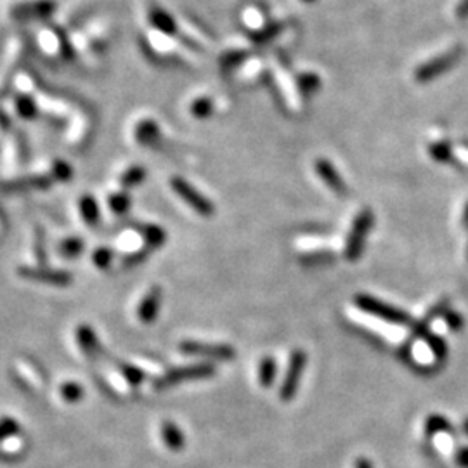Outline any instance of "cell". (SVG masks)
Listing matches in <instances>:
<instances>
[{
  "mask_svg": "<svg viewBox=\"0 0 468 468\" xmlns=\"http://www.w3.org/2000/svg\"><path fill=\"white\" fill-rule=\"evenodd\" d=\"M58 250L62 257H66V259H77V257L84 252V239L77 238V236L66 238L59 243Z\"/></svg>",
  "mask_w": 468,
  "mask_h": 468,
  "instance_id": "ffe728a7",
  "label": "cell"
},
{
  "mask_svg": "<svg viewBox=\"0 0 468 468\" xmlns=\"http://www.w3.org/2000/svg\"><path fill=\"white\" fill-rule=\"evenodd\" d=\"M78 207H80V213L82 217H84L85 222H87L89 226H95L99 220V207L97 202H95V198L91 196V194H85V196L80 198Z\"/></svg>",
  "mask_w": 468,
  "mask_h": 468,
  "instance_id": "2e32d148",
  "label": "cell"
},
{
  "mask_svg": "<svg viewBox=\"0 0 468 468\" xmlns=\"http://www.w3.org/2000/svg\"><path fill=\"white\" fill-rule=\"evenodd\" d=\"M84 387H82L78 382H65V384L59 387V395H61L62 401H66V403H78V401H82L84 399Z\"/></svg>",
  "mask_w": 468,
  "mask_h": 468,
  "instance_id": "d6986e66",
  "label": "cell"
},
{
  "mask_svg": "<svg viewBox=\"0 0 468 468\" xmlns=\"http://www.w3.org/2000/svg\"><path fill=\"white\" fill-rule=\"evenodd\" d=\"M180 351L186 355H198V358H210L227 361L234 358V349L226 344H200V342H183L179 345Z\"/></svg>",
  "mask_w": 468,
  "mask_h": 468,
  "instance_id": "ba28073f",
  "label": "cell"
},
{
  "mask_svg": "<svg viewBox=\"0 0 468 468\" xmlns=\"http://www.w3.org/2000/svg\"><path fill=\"white\" fill-rule=\"evenodd\" d=\"M428 153H430V156L434 158V160L441 161V163H447V161H451V158H453L451 146L446 143H434L428 148Z\"/></svg>",
  "mask_w": 468,
  "mask_h": 468,
  "instance_id": "d4e9b609",
  "label": "cell"
},
{
  "mask_svg": "<svg viewBox=\"0 0 468 468\" xmlns=\"http://www.w3.org/2000/svg\"><path fill=\"white\" fill-rule=\"evenodd\" d=\"M170 186H172V189L176 191L180 198H183L184 202H186L187 205L194 210V212H198L203 217L213 215V212H215L213 203L210 202L205 194H202L200 191L194 189V187L191 186L187 180H184L183 177H172V179H170Z\"/></svg>",
  "mask_w": 468,
  "mask_h": 468,
  "instance_id": "277c9868",
  "label": "cell"
},
{
  "mask_svg": "<svg viewBox=\"0 0 468 468\" xmlns=\"http://www.w3.org/2000/svg\"><path fill=\"white\" fill-rule=\"evenodd\" d=\"M18 274L28 281L45 283L51 286H70L73 281V276L68 271H59V269H47V267H19Z\"/></svg>",
  "mask_w": 468,
  "mask_h": 468,
  "instance_id": "52a82bcc",
  "label": "cell"
},
{
  "mask_svg": "<svg viewBox=\"0 0 468 468\" xmlns=\"http://www.w3.org/2000/svg\"><path fill=\"white\" fill-rule=\"evenodd\" d=\"M454 461L460 468H468V446L467 447H460L454 454Z\"/></svg>",
  "mask_w": 468,
  "mask_h": 468,
  "instance_id": "836d02e7",
  "label": "cell"
},
{
  "mask_svg": "<svg viewBox=\"0 0 468 468\" xmlns=\"http://www.w3.org/2000/svg\"><path fill=\"white\" fill-rule=\"evenodd\" d=\"M136 139L144 146H151L160 139V128L153 120H141L136 125Z\"/></svg>",
  "mask_w": 468,
  "mask_h": 468,
  "instance_id": "9a60e30c",
  "label": "cell"
},
{
  "mask_svg": "<svg viewBox=\"0 0 468 468\" xmlns=\"http://www.w3.org/2000/svg\"><path fill=\"white\" fill-rule=\"evenodd\" d=\"M305 361H307V358H305L304 351H293L288 362L285 380L281 384V390H279V397L285 403H288V401H292L295 397V392L300 385V378H302V373H304Z\"/></svg>",
  "mask_w": 468,
  "mask_h": 468,
  "instance_id": "8992f818",
  "label": "cell"
},
{
  "mask_svg": "<svg viewBox=\"0 0 468 468\" xmlns=\"http://www.w3.org/2000/svg\"><path fill=\"white\" fill-rule=\"evenodd\" d=\"M314 169L316 174L319 176V179H321L329 189L335 191V193L338 194L347 193V186H345L344 179H342L340 174L337 172V169L331 165V161L325 160V158H319L314 163Z\"/></svg>",
  "mask_w": 468,
  "mask_h": 468,
  "instance_id": "30bf717a",
  "label": "cell"
},
{
  "mask_svg": "<svg viewBox=\"0 0 468 468\" xmlns=\"http://www.w3.org/2000/svg\"><path fill=\"white\" fill-rule=\"evenodd\" d=\"M456 16L460 19L468 18V0H460V4L456 8Z\"/></svg>",
  "mask_w": 468,
  "mask_h": 468,
  "instance_id": "e575fe53",
  "label": "cell"
},
{
  "mask_svg": "<svg viewBox=\"0 0 468 468\" xmlns=\"http://www.w3.org/2000/svg\"><path fill=\"white\" fill-rule=\"evenodd\" d=\"M143 234L150 246H161L165 243V238H167L165 231L158 226H144Z\"/></svg>",
  "mask_w": 468,
  "mask_h": 468,
  "instance_id": "603a6c76",
  "label": "cell"
},
{
  "mask_svg": "<svg viewBox=\"0 0 468 468\" xmlns=\"http://www.w3.org/2000/svg\"><path fill=\"white\" fill-rule=\"evenodd\" d=\"M161 307V288L160 286H153L150 292L144 295L141 300L139 309H137V316L143 323H153L156 319L158 311Z\"/></svg>",
  "mask_w": 468,
  "mask_h": 468,
  "instance_id": "7c38bea8",
  "label": "cell"
},
{
  "mask_svg": "<svg viewBox=\"0 0 468 468\" xmlns=\"http://www.w3.org/2000/svg\"><path fill=\"white\" fill-rule=\"evenodd\" d=\"M355 468H373V465H371L370 460H366V458H359L355 461Z\"/></svg>",
  "mask_w": 468,
  "mask_h": 468,
  "instance_id": "d590c367",
  "label": "cell"
},
{
  "mask_svg": "<svg viewBox=\"0 0 468 468\" xmlns=\"http://www.w3.org/2000/svg\"><path fill=\"white\" fill-rule=\"evenodd\" d=\"M446 323L447 328L453 329V331H458V329L463 326V319H461V316H458L456 312H446Z\"/></svg>",
  "mask_w": 468,
  "mask_h": 468,
  "instance_id": "d6a6232c",
  "label": "cell"
},
{
  "mask_svg": "<svg viewBox=\"0 0 468 468\" xmlns=\"http://www.w3.org/2000/svg\"><path fill=\"white\" fill-rule=\"evenodd\" d=\"M215 373V368L212 364H193V366H183V368H176V370H170L163 375V377L158 378L154 382V388L156 390H163V388H169L172 385L180 384V382L186 380H196V378H207L212 377Z\"/></svg>",
  "mask_w": 468,
  "mask_h": 468,
  "instance_id": "7a4b0ae2",
  "label": "cell"
},
{
  "mask_svg": "<svg viewBox=\"0 0 468 468\" xmlns=\"http://www.w3.org/2000/svg\"><path fill=\"white\" fill-rule=\"evenodd\" d=\"M276 361L272 358H264L259 366V382L264 388H269L274 384Z\"/></svg>",
  "mask_w": 468,
  "mask_h": 468,
  "instance_id": "ac0fdd59",
  "label": "cell"
},
{
  "mask_svg": "<svg viewBox=\"0 0 468 468\" xmlns=\"http://www.w3.org/2000/svg\"><path fill=\"white\" fill-rule=\"evenodd\" d=\"M51 176H52V179L66 183V180H70L71 177H73V170H71V167L66 163V161L56 160L54 163H52Z\"/></svg>",
  "mask_w": 468,
  "mask_h": 468,
  "instance_id": "484cf974",
  "label": "cell"
},
{
  "mask_svg": "<svg viewBox=\"0 0 468 468\" xmlns=\"http://www.w3.org/2000/svg\"><path fill=\"white\" fill-rule=\"evenodd\" d=\"M318 78H316V75H304V77L299 78V85L302 87V91L304 92H311L314 91L316 87H318Z\"/></svg>",
  "mask_w": 468,
  "mask_h": 468,
  "instance_id": "1f68e13d",
  "label": "cell"
},
{
  "mask_svg": "<svg viewBox=\"0 0 468 468\" xmlns=\"http://www.w3.org/2000/svg\"><path fill=\"white\" fill-rule=\"evenodd\" d=\"M144 177H146V170L139 167V165H134V167H130V169H127L121 174L120 184L121 187H134L143 183Z\"/></svg>",
  "mask_w": 468,
  "mask_h": 468,
  "instance_id": "44dd1931",
  "label": "cell"
},
{
  "mask_svg": "<svg viewBox=\"0 0 468 468\" xmlns=\"http://www.w3.org/2000/svg\"><path fill=\"white\" fill-rule=\"evenodd\" d=\"M16 111L21 118L25 120H33V118L38 115V108L37 103L33 101V97L26 94H19L16 95Z\"/></svg>",
  "mask_w": 468,
  "mask_h": 468,
  "instance_id": "e0dca14e",
  "label": "cell"
},
{
  "mask_svg": "<svg viewBox=\"0 0 468 468\" xmlns=\"http://www.w3.org/2000/svg\"><path fill=\"white\" fill-rule=\"evenodd\" d=\"M130 203H132L130 198H128V194H125V193H113L110 196L111 210H113L115 213H118V215L127 212V210L130 209Z\"/></svg>",
  "mask_w": 468,
  "mask_h": 468,
  "instance_id": "4316f807",
  "label": "cell"
},
{
  "mask_svg": "<svg viewBox=\"0 0 468 468\" xmlns=\"http://www.w3.org/2000/svg\"><path fill=\"white\" fill-rule=\"evenodd\" d=\"M120 371L125 377V380H127L130 385H134V387L139 385L144 378V373L139 370V368L127 364V362H120Z\"/></svg>",
  "mask_w": 468,
  "mask_h": 468,
  "instance_id": "83f0119b",
  "label": "cell"
},
{
  "mask_svg": "<svg viewBox=\"0 0 468 468\" xmlns=\"http://www.w3.org/2000/svg\"><path fill=\"white\" fill-rule=\"evenodd\" d=\"M77 342L80 345L82 352H84L87 358L94 359L99 352V342L95 337L94 329L87 325H80L77 328Z\"/></svg>",
  "mask_w": 468,
  "mask_h": 468,
  "instance_id": "4fadbf2b",
  "label": "cell"
},
{
  "mask_svg": "<svg viewBox=\"0 0 468 468\" xmlns=\"http://www.w3.org/2000/svg\"><path fill=\"white\" fill-rule=\"evenodd\" d=\"M461 58L460 47L453 49V51H447L444 54L437 56V58L430 59L425 65H421L417 71H414V78L420 84H427V82L436 80L437 77H441L443 73H446L447 70H451Z\"/></svg>",
  "mask_w": 468,
  "mask_h": 468,
  "instance_id": "3957f363",
  "label": "cell"
},
{
  "mask_svg": "<svg viewBox=\"0 0 468 468\" xmlns=\"http://www.w3.org/2000/svg\"><path fill=\"white\" fill-rule=\"evenodd\" d=\"M463 224H465V226H468V205H467V209H465V215H463Z\"/></svg>",
  "mask_w": 468,
  "mask_h": 468,
  "instance_id": "8d00e7d4",
  "label": "cell"
},
{
  "mask_svg": "<svg viewBox=\"0 0 468 468\" xmlns=\"http://www.w3.org/2000/svg\"><path fill=\"white\" fill-rule=\"evenodd\" d=\"M449 428H451L449 421L444 417H441V414H432V417H428L427 421H425V432H427V436H437L441 432H447Z\"/></svg>",
  "mask_w": 468,
  "mask_h": 468,
  "instance_id": "7402d4cb",
  "label": "cell"
},
{
  "mask_svg": "<svg viewBox=\"0 0 468 468\" xmlns=\"http://www.w3.org/2000/svg\"><path fill=\"white\" fill-rule=\"evenodd\" d=\"M427 342L428 345H430L432 352H434V355L439 359H444L447 354V347L446 344H444V340L441 337H434V335H428L427 333Z\"/></svg>",
  "mask_w": 468,
  "mask_h": 468,
  "instance_id": "4dcf8cb0",
  "label": "cell"
},
{
  "mask_svg": "<svg viewBox=\"0 0 468 468\" xmlns=\"http://www.w3.org/2000/svg\"><path fill=\"white\" fill-rule=\"evenodd\" d=\"M463 430L467 432V436H468V420H465V423H463Z\"/></svg>",
  "mask_w": 468,
  "mask_h": 468,
  "instance_id": "74e56055",
  "label": "cell"
},
{
  "mask_svg": "<svg viewBox=\"0 0 468 468\" xmlns=\"http://www.w3.org/2000/svg\"><path fill=\"white\" fill-rule=\"evenodd\" d=\"M56 11L54 0H30V2H23L12 8L11 14L14 19L25 21V19H38L47 18Z\"/></svg>",
  "mask_w": 468,
  "mask_h": 468,
  "instance_id": "9c48e42d",
  "label": "cell"
},
{
  "mask_svg": "<svg viewBox=\"0 0 468 468\" xmlns=\"http://www.w3.org/2000/svg\"><path fill=\"white\" fill-rule=\"evenodd\" d=\"M113 260V252L110 248H97L94 252V264L99 267V269H108Z\"/></svg>",
  "mask_w": 468,
  "mask_h": 468,
  "instance_id": "f546056e",
  "label": "cell"
},
{
  "mask_svg": "<svg viewBox=\"0 0 468 468\" xmlns=\"http://www.w3.org/2000/svg\"><path fill=\"white\" fill-rule=\"evenodd\" d=\"M51 174H42V176H30L21 177V179L11 180L4 184V191L9 193H19V191H44L49 189L52 184Z\"/></svg>",
  "mask_w": 468,
  "mask_h": 468,
  "instance_id": "8fae6325",
  "label": "cell"
},
{
  "mask_svg": "<svg viewBox=\"0 0 468 468\" xmlns=\"http://www.w3.org/2000/svg\"><path fill=\"white\" fill-rule=\"evenodd\" d=\"M161 437H163L165 446L172 451H180L184 447V443H186L180 428L176 423H172V421H163V425H161Z\"/></svg>",
  "mask_w": 468,
  "mask_h": 468,
  "instance_id": "5bb4252c",
  "label": "cell"
},
{
  "mask_svg": "<svg viewBox=\"0 0 468 468\" xmlns=\"http://www.w3.org/2000/svg\"><path fill=\"white\" fill-rule=\"evenodd\" d=\"M355 305H358L361 311L368 312L371 316H377V318L385 319L388 323H397V325H406L410 323V316L404 311L397 307H392V305L380 302V300L373 299L370 295H358L355 296Z\"/></svg>",
  "mask_w": 468,
  "mask_h": 468,
  "instance_id": "5b68a950",
  "label": "cell"
},
{
  "mask_svg": "<svg viewBox=\"0 0 468 468\" xmlns=\"http://www.w3.org/2000/svg\"><path fill=\"white\" fill-rule=\"evenodd\" d=\"M16 434H19V423L14 418L4 417L0 418V443L11 439Z\"/></svg>",
  "mask_w": 468,
  "mask_h": 468,
  "instance_id": "cb8c5ba5",
  "label": "cell"
},
{
  "mask_svg": "<svg viewBox=\"0 0 468 468\" xmlns=\"http://www.w3.org/2000/svg\"><path fill=\"white\" fill-rule=\"evenodd\" d=\"M375 217L370 209L362 210L358 213L351 227V233L347 236V243H345V257L349 260H358L364 246L366 234H370L371 227H373Z\"/></svg>",
  "mask_w": 468,
  "mask_h": 468,
  "instance_id": "6da1fadb",
  "label": "cell"
},
{
  "mask_svg": "<svg viewBox=\"0 0 468 468\" xmlns=\"http://www.w3.org/2000/svg\"><path fill=\"white\" fill-rule=\"evenodd\" d=\"M213 104L209 97H198L193 104H191V113L196 118H205L212 113Z\"/></svg>",
  "mask_w": 468,
  "mask_h": 468,
  "instance_id": "f1b7e54d",
  "label": "cell"
}]
</instances>
